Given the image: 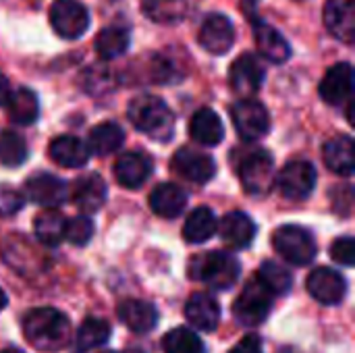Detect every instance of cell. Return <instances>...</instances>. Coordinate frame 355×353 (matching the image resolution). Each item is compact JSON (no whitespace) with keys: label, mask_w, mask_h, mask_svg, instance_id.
Instances as JSON below:
<instances>
[{"label":"cell","mask_w":355,"mask_h":353,"mask_svg":"<svg viewBox=\"0 0 355 353\" xmlns=\"http://www.w3.org/2000/svg\"><path fill=\"white\" fill-rule=\"evenodd\" d=\"M25 339L40 352H58L71 341L69 318L54 308H35L23 316Z\"/></svg>","instance_id":"1"},{"label":"cell","mask_w":355,"mask_h":353,"mask_svg":"<svg viewBox=\"0 0 355 353\" xmlns=\"http://www.w3.org/2000/svg\"><path fill=\"white\" fill-rule=\"evenodd\" d=\"M127 117L133 123V127L141 133H146L152 139L166 141L173 135L175 129V117L166 102L152 94L135 96L129 102Z\"/></svg>","instance_id":"2"},{"label":"cell","mask_w":355,"mask_h":353,"mask_svg":"<svg viewBox=\"0 0 355 353\" xmlns=\"http://www.w3.org/2000/svg\"><path fill=\"white\" fill-rule=\"evenodd\" d=\"M189 273L193 279L204 281L208 287L216 291H227L237 283L241 275V266H239V260L231 252L216 250V252H208V254L193 258Z\"/></svg>","instance_id":"3"},{"label":"cell","mask_w":355,"mask_h":353,"mask_svg":"<svg viewBox=\"0 0 355 353\" xmlns=\"http://www.w3.org/2000/svg\"><path fill=\"white\" fill-rule=\"evenodd\" d=\"M275 250L293 266H306L316 258V241L312 233L297 225H285L277 229L272 237Z\"/></svg>","instance_id":"4"},{"label":"cell","mask_w":355,"mask_h":353,"mask_svg":"<svg viewBox=\"0 0 355 353\" xmlns=\"http://www.w3.org/2000/svg\"><path fill=\"white\" fill-rule=\"evenodd\" d=\"M239 179L252 196H264L275 183V160L266 150H252L239 162Z\"/></svg>","instance_id":"5"},{"label":"cell","mask_w":355,"mask_h":353,"mask_svg":"<svg viewBox=\"0 0 355 353\" xmlns=\"http://www.w3.org/2000/svg\"><path fill=\"white\" fill-rule=\"evenodd\" d=\"M270 306H272L270 291L258 279H252L243 287L239 298L235 300L233 314L243 327H258V325H262L266 320V316L270 312Z\"/></svg>","instance_id":"6"},{"label":"cell","mask_w":355,"mask_h":353,"mask_svg":"<svg viewBox=\"0 0 355 353\" xmlns=\"http://www.w3.org/2000/svg\"><path fill=\"white\" fill-rule=\"evenodd\" d=\"M231 119H233L237 133L245 141H256V139L264 137L270 129L268 110L264 108V104H260L258 100H252V98L235 102L231 108Z\"/></svg>","instance_id":"7"},{"label":"cell","mask_w":355,"mask_h":353,"mask_svg":"<svg viewBox=\"0 0 355 353\" xmlns=\"http://www.w3.org/2000/svg\"><path fill=\"white\" fill-rule=\"evenodd\" d=\"M50 23L60 37L77 40L89 27V12L79 0H56L50 6Z\"/></svg>","instance_id":"8"},{"label":"cell","mask_w":355,"mask_h":353,"mask_svg":"<svg viewBox=\"0 0 355 353\" xmlns=\"http://www.w3.org/2000/svg\"><path fill=\"white\" fill-rule=\"evenodd\" d=\"M264 77H266V69L262 60L252 52L241 54L229 69V83L233 92L239 94L243 100L254 96L262 87Z\"/></svg>","instance_id":"9"},{"label":"cell","mask_w":355,"mask_h":353,"mask_svg":"<svg viewBox=\"0 0 355 353\" xmlns=\"http://www.w3.org/2000/svg\"><path fill=\"white\" fill-rule=\"evenodd\" d=\"M316 187V169L306 160H291L279 175V189L287 200H306Z\"/></svg>","instance_id":"10"},{"label":"cell","mask_w":355,"mask_h":353,"mask_svg":"<svg viewBox=\"0 0 355 353\" xmlns=\"http://www.w3.org/2000/svg\"><path fill=\"white\" fill-rule=\"evenodd\" d=\"M25 196L33 204L54 210L56 206H62L69 200V187L62 179L48 175V173H40V175H33L27 179Z\"/></svg>","instance_id":"11"},{"label":"cell","mask_w":355,"mask_h":353,"mask_svg":"<svg viewBox=\"0 0 355 353\" xmlns=\"http://www.w3.org/2000/svg\"><path fill=\"white\" fill-rule=\"evenodd\" d=\"M171 166L177 175L191 183H208L216 175V164L210 154L193 150V148H181L175 156Z\"/></svg>","instance_id":"12"},{"label":"cell","mask_w":355,"mask_h":353,"mask_svg":"<svg viewBox=\"0 0 355 353\" xmlns=\"http://www.w3.org/2000/svg\"><path fill=\"white\" fill-rule=\"evenodd\" d=\"M198 40L202 48L208 50L210 54H227L235 42V27L229 17L214 12L204 19Z\"/></svg>","instance_id":"13"},{"label":"cell","mask_w":355,"mask_h":353,"mask_svg":"<svg viewBox=\"0 0 355 353\" xmlns=\"http://www.w3.org/2000/svg\"><path fill=\"white\" fill-rule=\"evenodd\" d=\"M308 291L316 302L324 306H337L347 293V283L333 268H316L308 277Z\"/></svg>","instance_id":"14"},{"label":"cell","mask_w":355,"mask_h":353,"mask_svg":"<svg viewBox=\"0 0 355 353\" xmlns=\"http://www.w3.org/2000/svg\"><path fill=\"white\" fill-rule=\"evenodd\" d=\"M352 89H354V69L349 62H339L327 71V75L320 81V98L331 104H349L352 102Z\"/></svg>","instance_id":"15"},{"label":"cell","mask_w":355,"mask_h":353,"mask_svg":"<svg viewBox=\"0 0 355 353\" xmlns=\"http://www.w3.org/2000/svg\"><path fill=\"white\" fill-rule=\"evenodd\" d=\"M324 25L333 37L343 44L355 40V2L354 0H327Z\"/></svg>","instance_id":"16"},{"label":"cell","mask_w":355,"mask_h":353,"mask_svg":"<svg viewBox=\"0 0 355 353\" xmlns=\"http://www.w3.org/2000/svg\"><path fill=\"white\" fill-rule=\"evenodd\" d=\"M106 196H108L106 183H104V179H102L100 175H96V173H89V175L79 177V179L73 183V189H71V198H73L75 206H77L85 216L98 212V210L104 206Z\"/></svg>","instance_id":"17"},{"label":"cell","mask_w":355,"mask_h":353,"mask_svg":"<svg viewBox=\"0 0 355 353\" xmlns=\"http://www.w3.org/2000/svg\"><path fill=\"white\" fill-rule=\"evenodd\" d=\"M152 175V160L144 152H127L114 164V179L129 189L144 185Z\"/></svg>","instance_id":"18"},{"label":"cell","mask_w":355,"mask_h":353,"mask_svg":"<svg viewBox=\"0 0 355 353\" xmlns=\"http://www.w3.org/2000/svg\"><path fill=\"white\" fill-rule=\"evenodd\" d=\"M116 314L127 329H131L133 333H139V335L154 331L158 325V312L150 302L127 300L116 308Z\"/></svg>","instance_id":"19"},{"label":"cell","mask_w":355,"mask_h":353,"mask_svg":"<svg viewBox=\"0 0 355 353\" xmlns=\"http://www.w3.org/2000/svg\"><path fill=\"white\" fill-rule=\"evenodd\" d=\"M254 37H256V46H258L260 54L266 60H270L275 64H283L285 60H289L291 46H289V42L283 37V33L277 27L260 21L254 27Z\"/></svg>","instance_id":"20"},{"label":"cell","mask_w":355,"mask_h":353,"mask_svg":"<svg viewBox=\"0 0 355 353\" xmlns=\"http://www.w3.org/2000/svg\"><path fill=\"white\" fill-rule=\"evenodd\" d=\"M220 237L233 250H245L256 237V225L245 212H229L220 223Z\"/></svg>","instance_id":"21"},{"label":"cell","mask_w":355,"mask_h":353,"mask_svg":"<svg viewBox=\"0 0 355 353\" xmlns=\"http://www.w3.org/2000/svg\"><path fill=\"white\" fill-rule=\"evenodd\" d=\"M187 320L200 331H214L220 320L218 302L208 293H193L185 304Z\"/></svg>","instance_id":"22"},{"label":"cell","mask_w":355,"mask_h":353,"mask_svg":"<svg viewBox=\"0 0 355 353\" xmlns=\"http://www.w3.org/2000/svg\"><path fill=\"white\" fill-rule=\"evenodd\" d=\"M189 135L202 146H218L225 137V127L220 117L212 108H200L189 123Z\"/></svg>","instance_id":"23"},{"label":"cell","mask_w":355,"mask_h":353,"mask_svg":"<svg viewBox=\"0 0 355 353\" xmlns=\"http://www.w3.org/2000/svg\"><path fill=\"white\" fill-rule=\"evenodd\" d=\"M187 206L185 191L175 183H162L150 193V208L162 218H175L179 216Z\"/></svg>","instance_id":"24"},{"label":"cell","mask_w":355,"mask_h":353,"mask_svg":"<svg viewBox=\"0 0 355 353\" xmlns=\"http://www.w3.org/2000/svg\"><path fill=\"white\" fill-rule=\"evenodd\" d=\"M322 156L327 166L339 175H352L355 166V146L349 135L333 137L324 144Z\"/></svg>","instance_id":"25"},{"label":"cell","mask_w":355,"mask_h":353,"mask_svg":"<svg viewBox=\"0 0 355 353\" xmlns=\"http://www.w3.org/2000/svg\"><path fill=\"white\" fill-rule=\"evenodd\" d=\"M50 158L67 169H79L89 160V150L87 146L73 135H60L50 144Z\"/></svg>","instance_id":"26"},{"label":"cell","mask_w":355,"mask_h":353,"mask_svg":"<svg viewBox=\"0 0 355 353\" xmlns=\"http://www.w3.org/2000/svg\"><path fill=\"white\" fill-rule=\"evenodd\" d=\"M125 141V131L116 123H100L87 135V150L96 156H108L116 152Z\"/></svg>","instance_id":"27"},{"label":"cell","mask_w":355,"mask_h":353,"mask_svg":"<svg viewBox=\"0 0 355 353\" xmlns=\"http://www.w3.org/2000/svg\"><path fill=\"white\" fill-rule=\"evenodd\" d=\"M216 216L210 208L200 206L189 212L185 225H183V235L189 243H204L216 233Z\"/></svg>","instance_id":"28"},{"label":"cell","mask_w":355,"mask_h":353,"mask_svg":"<svg viewBox=\"0 0 355 353\" xmlns=\"http://www.w3.org/2000/svg\"><path fill=\"white\" fill-rule=\"evenodd\" d=\"M6 108H8L10 121L17 125H31V123H35V119L40 114L37 96L27 87H19L17 92H12L6 102Z\"/></svg>","instance_id":"29"},{"label":"cell","mask_w":355,"mask_h":353,"mask_svg":"<svg viewBox=\"0 0 355 353\" xmlns=\"http://www.w3.org/2000/svg\"><path fill=\"white\" fill-rule=\"evenodd\" d=\"M131 42V33L127 27L121 25H112V27H104L98 35H96V52L110 60V58H119L127 52Z\"/></svg>","instance_id":"30"},{"label":"cell","mask_w":355,"mask_h":353,"mask_svg":"<svg viewBox=\"0 0 355 353\" xmlns=\"http://www.w3.org/2000/svg\"><path fill=\"white\" fill-rule=\"evenodd\" d=\"M35 235L37 239L48 246V248H56L58 243L64 241V231H67V221L60 212L56 210H44L42 214H37L35 223H33Z\"/></svg>","instance_id":"31"},{"label":"cell","mask_w":355,"mask_h":353,"mask_svg":"<svg viewBox=\"0 0 355 353\" xmlns=\"http://www.w3.org/2000/svg\"><path fill=\"white\" fill-rule=\"evenodd\" d=\"M141 6L156 23H177L187 12V0H141Z\"/></svg>","instance_id":"32"},{"label":"cell","mask_w":355,"mask_h":353,"mask_svg":"<svg viewBox=\"0 0 355 353\" xmlns=\"http://www.w3.org/2000/svg\"><path fill=\"white\" fill-rule=\"evenodd\" d=\"M110 339V325L102 318H87L77 331V350L92 352Z\"/></svg>","instance_id":"33"},{"label":"cell","mask_w":355,"mask_h":353,"mask_svg":"<svg viewBox=\"0 0 355 353\" xmlns=\"http://www.w3.org/2000/svg\"><path fill=\"white\" fill-rule=\"evenodd\" d=\"M27 160V144L10 129H0V164L15 169Z\"/></svg>","instance_id":"34"},{"label":"cell","mask_w":355,"mask_h":353,"mask_svg":"<svg viewBox=\"0 0 355 353\" xmlns=\"http://www.w3.org/2000/svg\"><path fill=\"white\" fill-rule=\"evenodd\" d=\"M162 350L164 353H206L202 339L185 327L168 331L162 339Z\"/></svg>","instance_id":"35"},{"label":"cell","mask_w":355,"mask_h":353,"mask_svg":"<svg viewBox=\"0 0 355 353\" xmlns=\"http://www.w3.org/2000/svg\"><path fill=\"white\" fill-rule=\"evenodd\" d=\"M258 281L270 291V295H285L291 289L293 277L289 268L281 266L279 262H264L258 275Z\"/></svg>","instance_id":"36"},{"label":"cell","mask_w":355,"mask_h":353,"mask_svg":"<svg viewBox=\"0 0 355 353\" xmlns=\"http://www.w3.org/2000/svg\"><path fill=\"white\" fill-rule=\"evenodd\" d=\"M94 235V221L89 216H77L71 223H67V231H64V239L71 241L73 246H85L89 243Z\"/></svg>","instance_id":"37"},{"label":"cell","mask_w":355,"mask_h":353,"mask_svg":"<svg viewBox=\"0 0 355 353\" xmlns=\"http://www.w3.org/2000/svg\"><path fill=\"white\" fill-rule=\"evenodd\" d=\"M331 258L339 264V266H347L352 268L355 264V239L354 237H339L333 246H331Z\"/></svg>","instance_id":"38"},{"label":"cell","mask_w":355,"mask_h":353,"mask_svg":"<svg viewBox=\"0 0 355 353\" xmlns=\"http://www.w3.org/2000/svg\"><path fill=\"white\" fill-rule=\"evenodd\" d=\"M23 196L6 185H0V216H12L23 208Z\"/></svg>","instance_id":"39"},{"label":"cell","mask_w":355,"mask_h":353,"mask_svg":"<svg viewBox=\"0 0 355 353\" xmlns=\"http://www.w3.org/2000/svg\"><path fill=\"white\" fill-rule=\"evenodd\" d=\"M229 353H262V341L256 335L241 339Z\"/></svg>","instance_id":"40"},{"label":"cell","mask_w":355,"mask_h":353,"mask_svg":"<svg viewBox=\"0 0 355 353\" xmlns=\"http://www.w3.org/2000/svg\"><path fill=\"white\" fill-rule=\"evenodd\" d=\"M10 98V83L4 77V73H0V106H4Z\"/></svg>","instance_id":"41"},{"label":"cell","mask_w":355,"mask_h":353,"mask_svg":"<svg viewBox=\"0 0 355 353\" xmlns=\"http://www.w3.org/2000/svg\"><path fill=\"white\" fill-rule=\"evenodd\" d=\"M6 304H8V300H6V293H4V291L0 289V312H2L4 308H6Z\"/></svg>","instance_id":"42"},{"label":"cell","mask_w":355,"mask_h":353,"mask_svg":"<svg viewBox=\"0 0 355 353\" xmlns=\"http://www.w3.org/2000/svg\"><path fill=\"white\" fill-rule=\"evenodd\" d=\"M0 353H21L17 347H6V350H2Z\"/></svg>","instance_id":"43"},{"label":"cell","mask_w":355,"mask_h":353,"mask_svg":"<svg viewBox=\"0 0 355 353\" xmlns=\"http://www.w3.org/2000/svg\"><path fill=\"white\" fill-rule=\"evenodd\" d=\"M106 353H114V352H106Z\"/></svg>","instance_id":"44"}]
</instances>
